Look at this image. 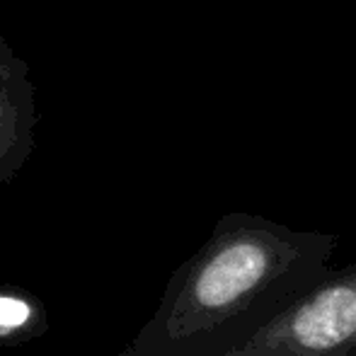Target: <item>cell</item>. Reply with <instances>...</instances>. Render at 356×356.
<instances>
[{"label": "cell", "mask_w": 356, "mask_h": 356, "mask_svg": "<svg viewBox=\"0 0 356 356\" xmlns=\"http://www.w3.org/2000/svg\"><path fill=\"white\" fill-rule=\"evenodd\" d=\"M228 356H356V262L330 269Z\"/></svg>", "instance_id": "cell-2"}, {"label": "cell", "mask_w": 356, "mask_h": 356, "mask_svg": "<svg viewBox=\"0 0 356 356\" xmlns=\"http://www.w3.org/2000/svg\"><path fill=\"white\" fill-rule=\"evenodd\" d=\"M49 330L42 300L24 289H0V349L17 347Z\"/></svg>", "instance_id": "cell-4"}, {"label": "cell", "mask_w": 356, "mask_h": 356, "mask_svg": "<svg viewBox=\"0 0 356 356\" xmlns=\"http://www.w3.org/2000/svg\"><path fill=\"white\" fill-rule=\"evenodd\" d=\"M339 238L233 211L172 274L127 356H228L330 272Z\"/></svg>", "instance_id": "cell-1"}, {"label": "cell", "mask_w": 356, "mask_h": 356, "mask_svg": "<svg viewBox=\"0 0 356 356\" xmlns=\"http://www.w3.org/2000/svg\"><path fill=\"white\" fill-rule=\"evenodd\" d=\"M37 85L29 63L0 29V187L13 182L37 148Z\"/></svg>", "instance_id": "cell-3"}]
</instances>
